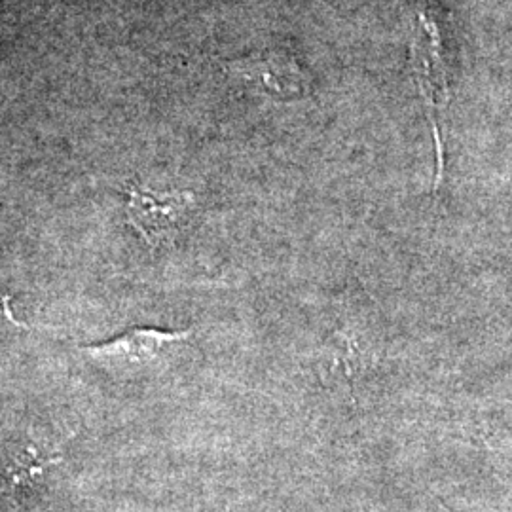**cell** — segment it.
Segmentation results:
<instances>
[{
    "label": "cell",
    "mask_w": 512,
    "mask_h": 512,
    "mask_svg": "<svg viewBox=\"0 0 512 512\" xmlns=\"http://www.w3.org/2000/svg\"><path fill=\"white\" fill-rule=\"evenodd\" d=\"M192 203V194L188 192L156 194L148 188L131 186L128 220L147 239L148 245L156 247L181 228Z\"/></svg>",
    "instance_id": "obj_1"
},
{
    "label": "cell",
    "mask_w": 512,
    "mask_h": 512,
    "mask_svg": "<svg viewBox=\"0 0 512 512\" xmlns=\"http://www.w3.org/2000/svg\"><path fill=\"white\" fill-rule=\"evenodd\" d=\"M192 332L183 330L131 329L116 340L82 349L97 365L116 370H129L135 366H147L158 361L165 349L177 346Z\"/></svg>",
    "instance_id": "obj_2"
},
{
    "label": "cell",
    "mask_w": 512,
    "mask_h": 512,
    "mask_svg": "<svg viewBox=\"0 0 512 512\" xmlns=\"http://www.w3.org/2000/svg\"><path fill=\"white\" fill-rule=\"evenodd\" d=\"M226 69L232 76L260 86L264 92L275 97H294L300 90H304L306 82L293 57H287L281 52L249 57L245 61L226 65Z\"/></svg>",
    "instance_id": "obj_3"
}]
</instances>
